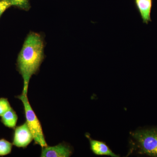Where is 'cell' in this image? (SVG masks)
I'll return each mask as SVG.
<instances>
[{
  "mask_svg": "<svg viewBox=\"0 0 157 157\" xmlns=\"http://www.w3.org/2000/svg\"><path fill=\"white\" fill-rule=\"evenodd\" d=\"M44 42L41 35L30 33L26 38L17 59V67L23 79L22 94L27 95L32 76L39 71L44 58Z\"/></svg>",
  "mask_w": 157,
  "mask_h": 157,
  "instance_id": "cell-1",
  "label": "cell"
},
{
  "mask_svg": "<svg viewBox=\"0 0 157 157\" xmlns=\"http://www.w3.org/2000/svg\"><path fill=\"white\" fill-rule=\"evenodd\" d=\"M138 152L157 157V128L137 130L131 134Z\"/></svg>",
  "mask_w": 157,
  "mask_h": 157,
  "instance_id": "cell-2",
  "label": "cell"
},
{
  "mask_svg": "<svg viewBox=\"0 0 157 157\" xmlns=\"http://www.w3.org/2000/svg\"><path fill=\"white\" fill-rule=\"evenodd\" d=\"M22 102L24 108L26 122L33 137L35 144L42 147L48 146L41 123L30 104L27 95L21 94L16 97Z\"/></svg>",
  "mask_w": 157,
  "mask_h": 157,
  "instance_id": "cell-3",
  "label": "cell"
},
{
  "mask_svg": "<svg viewBox=\"0 0 157 157\" xmlns=\"http://www.w3.org/2000/svg\"><path fill=\"white\" fill-rule=\"evenodd\" d=\"M14 129L12 144L19 148H26L34 140L27 124L25 122Z\"/></svg>",
  "mask_w": 157,
  "mask_h": 157,
  "instance_id": "cell-4",
  "label": "cell"
},
{
  "mask_svg": "<svg viewBox=\"0 0 157 157\" xmlns=\"http://www.w3.org/2000/svg\"><path fill=\"white\" fill-rule=\"evenodd\" d=\"M72 154V148L70 145L64 143L54 146L42 147L41 157H69Z\"/></svg>",
  "mask_w": 157,
  "mask_h": 157,
  "instance_id": "cell-5",
  "label": "cell"
},
{
  "mask_svg": "<svg viewBox=\"0 0 157 157\" xmlns=\"http://www.w3.org/2000/svg\"><path fill=\"white\" fill-rule=\"evenodd\" d=\"M135 7L144 24L151 22V13L153 0H134Z\"/></svg>",
  "mask_w": 157,
  "mask_h": 157,
  "instance_id": "cell-6",
  "label": "cell"
},
{
  "mask_svg": "<svg viewBox=\"0 0 157 157\" xmlns=\"http://www.w3.org/2000/svg\"><path fill=\"white\" fill-rule=\"evenodd\" d=\"M86 137L89 139L91 150L95 155L110 156L112 157L119 156L118 155L114 154L104 142L99 140H93L88 135H86Z\"/></svg>",
  "mask_w": 157,
  "mask_h": 157,
  "instance_id": "cell-7",
  "label": "cell"
},
{
  "mask_svg": "<svg viewBox=\"0 0 157 157\" xmlns=\"http://www.w3.org/2000/svg\"><path fill=\"white\" fill-rule=\"evenodd\" d=\"M18 116L17 113L11 107L1 117V122L7 128L14 129L17 124Z\"/></svg>",
  "mask_w": 157,
  "mask_h": 157,
  "instance_id": "cell-8",
  "label": "cell"
},
{
  "mask_svg": "<svg viewBox=\"0 0 157 157\" xmlns=\"http://www.w3.org/2000/svg\"><path fill=\"white\" fill-rule=\"evenodd\" d=\"M13 144L6 139H0V156H4L11 153Z\"/></svg>",
  "mask_w": 157,
  "mask_h": 157,
  "instance_id": "cell-9",
  "label": "cell"
},
{
  "mask_svg": "<svg viewBox=\"0 0 157 157\" xmlns=\"http://www.w3.org/2000/svg\"><path fill=\"white\" fill-rule=\"evenodd\" d=\"M11 6H16L25 11H28L30 8L29 0H7Z\"/></svg>",
  "mask_w": 157,
  "mask_h": 157,
  "instance_id": "cell-10",
  "label": "cell"
},
{
  "mask_svg": "<svg viewBox=\"0 0 157 157\" xmlns=\"http://www.w3.org/2000/svg\"><path fill=\"white\" fill-rule=\"evenodd\" d=\"M11 108V105L7 98H0V117L4 115Z\"/></svg>",
  "mask_w": 157,
  "mask_h": 157,
  "instance_id": "cell-11",
  "label": "cell"
},
{
  "mask_svg": "<svg viewBox=\"0 0 157 157\" xmlns=\"http://www.w3.org/2000/svg\"><path fill=\"white\" fill-rule=\"evenodd\" d=\"M11 6V4L7 0H0V17Z\"/></svg>",
  "mask_w": 157,
  "mask_h": 157,
  "instance_id": "cell-12",
  "label": "cell"
}]
</instances>
